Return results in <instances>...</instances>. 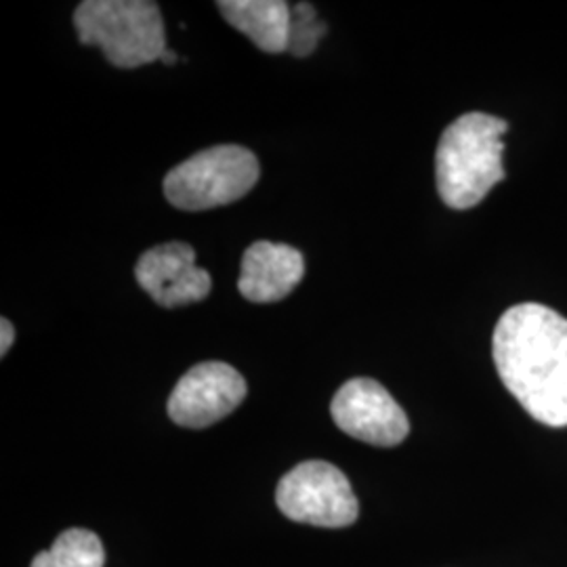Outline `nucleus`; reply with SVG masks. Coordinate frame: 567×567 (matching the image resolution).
Masks as SVG:
<instances>
[{"mask_svg":"<svg viewBox=\"0 0 567 567\" xmlns=\"http://www.w3.org/2000/svg\"><path fill=\"white\" fill-rule=\"evenodd\" d=\"M494 364L527 414L548 426H567V320L547 305H515L492 339Z\"/></svg>","mask_w":567,"mask_h":567,"instance_id":"1","label":"nucleus"},{"mask_svg":"<svg viewBox=\"0 0 567 567\" xmlns=\"http://www.w3.org/2000/svg\"><path fill=\"white\" fill-rule=\"evenodd\" d=\"M507 121L471 112L444 131L435 154V179L442 200L454 210L482 203L505 179L503 152Z\"/></svg>","mask_w":567,"mask_h":567,"instance_id":"2","label":"nucleus"},{"mask_svg":"<svg viewBox=\"0 0 567 567\" xmlns=\"http://www.w3.org/2000/svg\"><path fill=\"white\" fill-rule=\"evenodd\" d=\"M82 44H95L116 68H140L166 51L164 21L150 0H84L74 13Z\"/></svg>","mask_w":567,"mask_h":567,"instance_id":"3","label":"nucleus"},{"mask_svg":"<svg viewBox=\"0 0 567 567\" xmlns=\"http://www.w3.org/2000/svg\"><path fill=\"white\" fill-rule=\"evenodd\" d=\"M261 168L243 145H217L175 166L164 179V196L182 210H210L244 198Z\"/></svg>","mask_w":567,"mask_h":567,"instance_id":"4","label":"nucleus"},{"mask_svg":"<svg viewBox=\"0 0 567 567\" xmlns=\"http://www.w3.org/2000/svg\"><path fill=\"white\" fill-rule=\"evenodd\" d=\"M276 505L297 524L347 527L358 519L360 505L339 466L305 461L288 471L276 489Z\"/></svg>","mask_w":567,"mask_h":567,"instance_id":"5","label":"nucleus"},{"mask_svg":"<svg viewBox=\"0 0 567 567\" xmlns=\"http://www.w3.org/2000/svg\"><path fill=\"white\" fill-rule=\"evenodd\" d=\"M246 381L234 365L203 362L185 372L168 398V416L185 429L215 425L246 398Z\"/></svg>","mask_w":567,"mask_h":567,"instance_id":"6","label":"nucleus"},{"mask_svg":"<svg viewBox=\"0 0 567 567\" xmlns=\"http://www.w3.org/2000/svg\"><path fill=\"white\" fill-rule=\"evenodd\" d=\"M330 412L343 433L370 446H398L410 431L402 405L372 379L347 381L337 391Z\"/></svg>","mask_w":567,"mask_h":567,"instance_id":"7","label":"nucleus"},{"mask_svg":"<svg viewBox=\"0 0 567 567\" xmlns=\"http://www.w3.org/2000/svg\"><path fill=\"white\" fill-rule=\"evenodd\" d=\"M137 282L163 307L198 303L208 297L210 274L196 265V250L185 243H166L143 252L135 267Z\"/></svg>","mask_w":567,"mask_h":567,"instance_id":"8","label":"nucleus"},{"mask_svg":"<svg viewBox=\"0 0 567 567\" xmlns=\"http://www.w3.org/2000/svg\"><path fill=\"white\" fill-rule=\"evenodd\" d=\"M303 274V255L297 248L259 240L244 252L238 290L252 303H276L299 286Z\"/></svg>","mask_w":567,"mask_h":567,"instance_id":"9","label":"nucleus"},{"mask_svg":"<svg viewBox=\"0 0 567 567\" xmlns=\"http://www.w3.org/2000/svg\"><path fill=\"white\" fill-rule=\"evenodd\" d=\"M229 25L240 30L265 53L288 51L290 4L284 0H221L217 2Z\"/></svg>","mask_w":567,"mask_h":567,"instance_id":"10","label":"nucleus"},{"mask_svg":"<svg viewBox=\"0 0 567 567\" xmlns=\"http://www.w3.org/2000/svg\"><path fill=\"white\" fill-rule=\"evenodd\" d=\"M105 550L97 534L72 527L61 532L53 547L42 550L30 567H103Z\"/></svg>","mask_w":567,"mask_h":567,"instance_id":"11","label":"nucleus"},{"mask_svg":"<svg viewBox=\"0 0 567 567\" xmlns=\"http://www.w3.org/2000/svg\"><path fill=\"white\" fill-rule=\"evenodd\" d=\"M324 34L326 23L318 20V13H316L313 4L297 2L295 7H290L288 51L292 55H297V58L311 55Z\"/></svg>","mask_w":567,"mask_h":567,"instance_id":"12","label":"nucleus"},{"mask_svg":"<svg viewBox=\"0 0 567 567\" xmlns=\"http://www.w3.org/2000/svg\"><path fill=\"white\" fill-rule=\"evenodd\" d=\"M0 355H7L9 353V349H11V344L16 341V328L13 324L7 320V318H2L0 320Z\"/></svg>","mask_w":567,"mask_h":567,"instance_id":"13","label":"nucleus"},{"mask_svg":"<svg viewBox=\"0 0 567 567\" xmlns=\"http://www.w3.org/2000/svg\"><path fill=\"white\" fill-rule=\"evenodd\" d=\"M161 61H163V63H166V65H173V63L177 61V55H175L173 51H168V49H166V51H164L163 53V58H161Z\"/></svg>","mask_w":567,"mask_h":567,"instance_id":"14","label":"nucleus"}]
</instances>
